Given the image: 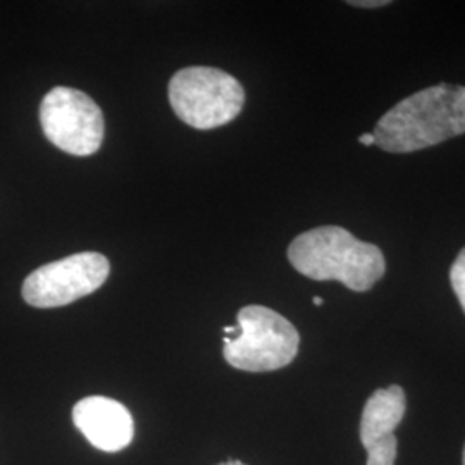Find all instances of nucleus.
<instances>
[{"mask_svg": "<svg viewBox=\"0 0 465 465\" xmlns=\"http://www.w3.org/2000/svg\"><path fill=\"white\" fill-rule=\"evenodd\" d=\"M350 5H355V7H384V5H390L391 2L390 0H350Z\"/></svg>", "mask_w": 465, "mask_h": 465, "instance_id": "9b49d317", "label": "nucleus"}, {"mask_svg": "<svg viewBox=\"0 0 465 465\" xmlns=\"http://www.w3.org/2000/svg\"><path fill=\"white\" fill-rule=\"evenodd\" d=\"M372 134L376 145L391 153H411L465 134V86L419 90L391 107Z\"/></svg>", "mask_w": 465, "mask_h": 465, "instance_id": "f257e3e1", "label": "nucleus"}, {"mask_svg": "<svg viewBox=\"0 0 465 465\" xmlns=\"http://www.w3.org/2000/svg\"><path fill=\"white\" fill-rule=\"evenodd\" d=\"M111 272L99 252H82L35 269L23 282V299L36 309L64 307L97 292Z\"/></svg>", "mask_w": 465, "mask_h": 465, "instance_id": "423d86ee", "label": "nucleus"}, {"mask_svg": "<svg viewBox=\"0 0 465 465\" xmlns=\"http://www.w3.org/2000/svg\"><path fill=\"white\" fill-rule=\"evenodd\" d=\"M73 422L102 451H119L134 441V417L117 400L107 397L80 400L73 409Z\"/></svg>", "mask_w": 465, "mask_h": 465, "instance_id": "0eeeda50", "label": "nucleus"}, {"mask_svg": "<svg viewBox=\"0 0 465 465\" xmlns=\"http://www.w3.org/2000/svg\"><path fill=\"white\" fill-rule=\"evenodd\" d=\"M288 261L311 280L343 282L353 292L371 290L386 272L381 249L340 226L302 232L288 247Z\"/></svg>", "mask_w": 465, "mask_h": 465, "instance_id": "f03ea898", "label": "nucleus"}, {"mask_svg": "<svg viewBox=\"0 0 465 465\" xmlns=\"http://www.w3.org/2000/svg\"><path fill=\"white\" fill-rule=\"evenodd\" d=\"M238 332L226 336L224 359L247 372L278 371L299 353L300 334L282 314L262 305H249L238 312Z\"/></svg>", "mask_w": 465, "mask_h": 465, "instance_id": "7ed1b4c3", "label": "nucleus"}, {"mask_svg": "<svg viewBox=\"0 0 465 465\" xmlns=\"http://www.w3.org/2000/svg\"><path fill=\"white\" fill-rule=\"evenodd\" d=\"M367 465H395L399 441L395 434H388L367 447Z\"/></svg>", "mask_w": 465, "mask_h": 465, "instance_id": "1a4fd4ad", "label": "nucleus"}, {"mask_svg": "<svg viewBox=\"0 0 465 465\" xmlns=\"http://www.w3.org/2000/svg\"><path fill=\"white\" fill-rule=\"evenodd\" d=\"M450 282L465 312V249L457 255L455 262L450 267Z\"/></svg>", "mask_w": 465, "mask_h": 465, "instance_id": "9d476101", "label": "nucleus"}, {"mask_svg": "<svg viewBox=\"0 0 465 465\" xmlns=\"http://www.w3.org/2000/svg\"><path fill=\"white\" fill-rule=\"evenodd\" d=\"M322 303H324V300L321 297H314V305H322Z\"/></svg>", "mask_w": 465, "mask_h": 465, "instance_id": "ddd939ff", "label": "nucleus"}, {"mask_svg": "<svg viewBox=\"0 0 465 465\" xmlns=\"http://www.w3.org/2000/svg\"><path fill=\"white\" fill-rule=\"evenodd\" d=\"M405 391L399 384H391L384 390H376L367 400L361 419V441L367 449L399 428L405 416Z\"/></svg>", "mask_w": 465, "mask_h": 465, "instance_id": "6e6552de", "label": "nucleus"}, {"mask_svg": "<svg viewBox=\"0 0 465 465\" xmlns=\"http://www.w3.org/2000/svg\"><path fill=\"white\" fill-rule=\"evenodd\" d=\"M359 142H361L362 145H367V147L376 145V140H374V134H361V136H359Z\"/></svg>", "mask_w": 465, "mask_h": 465, "instance_id": "f8f14e48", "label": "nucleus"}, {"mask_svg": "<svg viewBox=\"0 0 465 465\" xmlns=\"http://www.w3.org/2000/svg\"><path fill=\"white\" fill-rule=\"evenodd\" d=\"M219 465H245V464H242V462H238V460H232V462H224V464H219Z\"/></svg>", "mask_w": 465, "mask_h": 465, "instance_id": "4468645a", "label": "nucleus"}, {"mask_svg": "<svg viewBox=\"0 0 465 465\" xmlns=\"http://www.w3.org/2000/svg\"><path fill=\"white\" fill-rule=\"evenodd\" d=\"M464 465H465V449H464Z\"/></svg>", "mask_w": 465, "mask_h": 465, "instance_id": "2eb2a0df", "label": "nucleus"}, {"mask_svg": "<svg viewBox=\"0 0 465 465\" xmlns=\"http://www.w3.org/2000/svg\"><path fill=\"white\" fill-rule=\"evenodd\" d=\"M40 124L50 143L76 157L94 155L104 142V114L86 94L55 86L40 104Z\"/></svg>", "mask_w": 465, "mask_h": 465, "instance_id": "39448f33", "label": "nucleus"}, {"mask_svg": "<svg viewBox=\"0 0 465 465\" xmlns=\"http://www.w3.org/2000/svg\"><path fill=\"white\" fill-rule=\"evenodd\" d=\"M169 102L188 126L214 130L242 113L245 90L236 78L217 67H184L169 82Z\"/></svg>", "mask_w": 465, "mask_h": 465, "instance_id": "20e7f679", "label": "nucleus"}]
</instances>
